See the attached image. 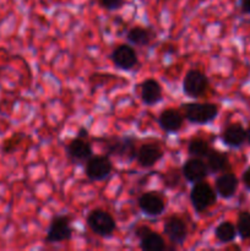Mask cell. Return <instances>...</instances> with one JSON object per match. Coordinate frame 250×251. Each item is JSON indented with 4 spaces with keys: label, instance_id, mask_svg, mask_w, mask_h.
Instances as JSON below:
<instances>
[{
    "label": "cell",
    "instance_id": "6da1fadb",
    "mask_svg": "<svg viewBox=\"0 0 250 251\" xmlns=\"http://www.w3.org/2000/svg\"><path fill=\"white\" fill-rule=\"evenodd\" d=\"M104 150V154L108 157L123 159V161L131 163L136 161L137 142L140 141L136 136L124 135V136H110L100 140Z\"/></svg>",
    "mask_w": 250,
    "mask_h": 251
},
{
    "label": "cell",
    "instance_id": "7a4b0ae2",
    "mask_svg": "<svg viewBox=\"0 0 250 251\" xmlns=\"http://www.w3.org/2000/svg\"><path fill=\"white\" fill-rule=\"evenodd\" d=\"M184 119L195 125H207L217 118L220 108L215 103L188 102L180 107Z\"/></svg>",
    "mask_w": 250,
    "mask_h": 251
},
{
    "label": "cell",
    "instance_id": "3957f363",
    "mask_svg": "<svg viewBox=\"0 0 250 251\" xmlns=\"http://www.w3.org/2000/svg\"><path fill=\"white\" fill-rule=\"evenodd\" d=\"M86 223L93 234L100 238H110L117 230L114 217L102 208H95L86 217Z\"/></svg>",
    "mask_w": 250,
    "mask_h": 251
},
{
    "label": "cell",
    "instance_id": "277c9868",
    "mask_svg": "<svg viewBox=\"0 0 250 251\" xmlns=\"http://www.w3.org/2000/svg\"><path fill=\"white\" fill-rule=\"evenodd\" d=\"M71 217L68 215H56L51 218L47 229L44 242L47 244H60L69 242L73 238L74 228L71 226Z\"/></svg>",
    "mask_w": 250,
    "mask_h": 251
},
{
    "label": "cell",
    "instance_id": "5b68a950",
    "mask_svg": "<svg viewBox=\"0 0 250 251\" xmlns=\"http://www.w3.org/2000/svg\"><path fill=\"white\" fill-rule=\"evenodd\" d=\"M210 88V80L203 71L199 69H190L183 80V92L186 97L199 100L207 93Z\"/></svg>",
    "mask_w": 250,
    "mask_h": 251
},
{
    "label": "cell",
    "instance_id": "8992f818",
    "mask_svg": "<svg viewBox=\"0 0 250 251\" xmlns=\"http://www.w3.org/2000/svg\"><path fill=\"white\" fill-rule=\"evenodd\" d=\"M217 193L205 180L199 181L193 185L190 190V202L195 212L201 213L213 206L217 201Z\"/></svg>",
    "mask_w": 250,
    "mask_h": 251
},
{
    "label": "cell",
    "instance_id": "52a82bcc",
    "mask_svg": "<svg viewBox=\"0 0 250 251\" xmlns=\"http://www.w3.org/2000/svg\"><path fill=\"white\" fill-rule=\"evenodd\" d=\"M113 172V163L110 157L92 156L85 166V176L90 181H103L109 178Z\"/></svg>",
    "mask_w": 250,
    "mask_h": 251
},
{
    "label": "cell",
    "instance_id": "ba28073f",
    "mask_svg": "<svg viewBox=\"0 0 250 251\" xmlns=\"http://www.w3.org/2000/svg\"><path fill=\"white\" fill-rule=\"evenodd\" d=\"M113 65L123 71H131L139 64V56L134 47L129 43L119 44L110 53Z\"/></svg>",
    "mask_w": 250,
    "mask_h": 251
},
{
    "label": "cell",
    "instance_id": "9c48e42d",
    "mask_svg": "<svg viewBox=\"0 0 250 251\" xmlns=\"http://www.w3.org/2000/svg\"><path fill=\"white\" fill-rule=\"evenodd\" d=\"M137 206L144 215L158 217L166 210V199L158 191H147L139 196Z\"/></svg>",
    "mask_w": 250,
    "mask_h": 251
},
{
    "label": "cell",
    "instance_id": "30bf717a",
    "mask_svg": "<svg viewBox=\"0 0 250 251\" xmlns=\"http://www.w3.org/2000/svg\"><path fill=\"white\" fill-rule=\"evenodd\" d=\"M135 237L139 239L140 249L142 251H163L168 250L164 238L158 233L151 230L147 226L135 228Z\"/></svg>",
    "mask_w": 250,
    "mask_h": 251
},
{
    "label": "cell",
    "instance_id": "8fae6325",
    "mask_svg": "<svg viewBox=\"0 0 250 251\" xmlns=\"http://www.w3.org/2000/svg\"><path fill=\"white\" fill-rule=\"evenodd\" d=\"M163 233L172 245L180 247L186 242L189 235L188 226L185 221L179 216H171L166 220L163 225Z\"/></svg>",
    "mask_w": 250,
    "mask_h": 251
},
{
    "label": "cell",
    "instance_id": "7c38bea8",
    "mask_svg": "<svg viewBox=\"0 0 250 251\" xmlns=\"http://www.w3.org/2000/svg\"><path fill=\"white\" fill-rule=\"evenodd\" d=\"M66 158L74 164H83L93 156L92 145L86 139L76 136L71 140L65 149Z\"/></svg>",
    "mask_w": 250,
    "mask_h": 251
},
{
    "label": "cell",
    "instance_id": "4fadbf2b",
    "mask_svg": "<svg viewBox=\"0 0 250 251\" xmlns=\"http://www.w3.org/2000/svg\"><path fill=\"white\" fill-rule=\"evenodd\" d=\"M180 171L183 178L191 184L205 180L210 176L206 161L203 158H199V157H190L189 159H186L181 166Z\"/></svg>",
    "mask_w": 250,
    "mask_h": 251
},
{
    "label": "cell",
    "instance_id": "5bb4252c",
    "mask_svg": "<svg viewBox=\"0 0 250 251\" xmlns=\"http://www.w3.org/2000/svg\"><path fill=\"white\" fill-rule=\"evenodd\" d=\"M163 156L164 152L161 145L156 142H146L140 145L137 149L136 162L142 168H152L163 158Z\"/></svg>",
    "mask_w": 250,
    "mask_h": 251
},
{
    "label": "cell",
    "instance_id": "9a60e30c",
    "mask_svg": "<svg viewBox=\"0 0 250 251\" xmlns=\"http://www.w3.org/2000/svg\"><path fill=\"white\" fill-rule=\"evenodd\" d=\"M159 127L163 130L167 134H175V132L180 131L184 124V115L180 110L175 109V108H167L163 109L159 114L158 119Z\"/></svg>",
    "mask_w": 250,
    "mask_h": 251
},
{
    "label": "cell",
    "instance_id": "2e32d148",
    "mask_svg": "<svg viewBox=\"0 0 250 251\" xmlns=\"http://www.w3.org/2000/svg\"><path fill=\"white\" fill-rule=\"evenodd\" d=\"M140 98L145 105H154L163 100L161 83L154 78H146L140 85Z\"/></svg>",
    "mask_w": 250,
    "mask_h": 251
},
{
    "label": "cell",
    "instance_id": "e0dca14e",
    "mask_svg": "<svg viewBox=\"0 0 250 251\" xmlns=\"http://www.w3.org/2000/svg\"><path fill=\"white\" fill-rule=\"evenodd\" d=\"M238 185H239V181H238L237 176L230 171H228L225 172V173H221V176L216 179L215 190L220 198L228 200V199H232L235 195L238 190Z\"/></svg>",
    "mask_w": 250,
    "mask_h": 251
},
{
    "label": "cell",
    "instance_id": "ac0fdd59",
    "mask_svg": "<svg viewBox=\"0 0 250 251\" xmlns=\"http://www.w3.org/2000/svg\"><path fill=\"white\" fill-rule=\"evenodd\" d=\"M221 140L230 149H240L245 144V129L239 123H232L221 132Z\"/></svg>",
    "mask_w": 250,
    "mask_h": 251
},
{
    "label": "cell",
    "instance_id": "d6986e66",
    "mask_svg": "<svg viewBox=\"0 0 250 251\" xmlns=\"http://www.w3.org/2000/svg\"><path fill=\"white\" fill-rule=\"evenodd\" d=\"M127 43L135 47H147L156 38V33L150 27L135 26L131 27L125 34Z\"/></svg>",
    "mask_w": 250,
    "mask_h": 251
},
{
    "label": "cell",
    "instance_id": "ffe728a7",
    "mask_svg": "<svg viewBox=\"0 0 250 251\" xmlns=\"http://www.w3.org/2000/svg\"><path fill=\"white\" fill-rule=\"evenodd\" d=\"M210 174H221L230 171L229 157L225 152L212 149L205 158Z\"/></svg>",
    "mask_w": 250,
    "mask_h": 251
},
{
    "label": "cell",
    "instance_id": "44dd1931",
    "mask_svg": "<svg viewBox=\"0 0 250 251\" xmlns=\"http://www.w3.org/2000/svg\"><path fill=\"white\" fill-rule=\"evenodd\" d=\"M212 147L210 146L207 140L202 137H191L188 142V153L190 157H199V158H206Z\"/></svg>",
    "mask_w": 250,
    "mask_h": 251
},
{
    "label": "cell",
    "instance_id": "7402d4cb",
    "mask_svg": "<svg viewBox=\"0 0 250 251\" xmlns=\"http://www.w3.org/2000/svg\"><path fill=\"white\" fill-rule=\"evenodd\" d=\"M237 227L232 222H228V221L221 222L215 229L216 239L220 243H223V244L234 242V239L237 238Z\"/></svg>",
    "mask_w": 250,
    "mask_h": 251
},
{
    "label": "cell",
    "instance_id": "603a6c76",
    "mask_svg": "<svg viewBox=\"0 0 250 251\" xmlns=\"http://www.w3.org/2000/svg\"><path fill=\"white\" fill-rule=\"evenodd\" d=\"M25 139H26V135L24 132H15L11 136L4 140V142L1 145V152L4 154H12L21 146Z\"/></svg>",
    "mask_w": 250,
    "mask_h": 251
},
{
    "label": "cell",
    "instance_id": "cb8c5ba5",
    "mask_svg": "<svg viewBox=\"0 0 250 251\" xmlns=\"http://www.w3.org/2000/svg\"><path fill=\"white\" fill-rule=\"evenodd\" d=\"M237 232L238 235L243 240L250 239V212L249 211H242L238 215L237 221Z\"/></svg>",
    "mask_w": 250,
    "mask_h": 251
},
{
    "label": "cell",
    "instance_id": "d4e9b609",
    "mask_svg": "<svg viewBox=\"0 0 250 251\" xmlns=\"http://www.w3.org/2000/svg\"><path fill=\"white\" fill-rule=\"evenodd\" d=\"M181 178V171L178 168H172L168 172L163 174V185L167 189H175L178 188L179 184H180Z\"/></svg>",
    "mask_w": 250,
    "mask_h": 251
},
{
    "label": "cell",
    "instance_id": "484cf974",
    "mask_svg": "<svg viewBox=\"0 0 250 251\" xmlns=\"http://www.w3.org/2000/svg\"><path fill=\"white\" fill-rule=\"evenodd\" d=\"M100 4L108 11H115L124 5V0H100Z\"/></svg>",
    "mask_w": 250,
    "mask_h": 251
},
{
    "label": "cell",
    "instance_id": "4316f807",
    "mask_svg": "<svg viewBox=\"0 0 250 251\" xmlns=\"http://www.w3.org/2000/svg\"><path fill=\"white\" fill-rule=\"evenodd\" d=\"M242 181L243 184H244L245 189L250 191V166L248 167V168L244 171V173H243Z\"/></svg>",
    "mask_w": 250,
    "mask_h": 251
},
{
    "label": "cell",
    "instance_id": "83f0119b",
    "mask_svg": "<svg viewBox=\"0 0 250 251\" xmlns=\"http://www.w3.org/2000/svg\"><path fill=\"white\" fill-rule=\"evenodd\" d=\"M239 6L243 14H250V0H239Z\"/></svg>",
    "mask_w": 250,
    "mask_h": 251
},
{
    "label": "cell",
    "instance_id": "f1b7e54d",
    "mask_svg": "<svg viewBox=\"0 0 250 251\" xmlns=\"http://www.w3.org/2000/svg\"><path fill=\"white\" fill-rule=\"evenodd\" d=\"M76 134H77L78 137H82V139H87L88 135H90V134H88L87 127H85V126L78 127V130H77V132H76Z\"/></svg>",
    "mask_w": 250,
    "mask_h": 251
},
{
    "label": "cell",
    "instance_id": "f546056e",
    "mask_svg": "<svg viewBox=\"0 0 250 251\" xmlns=\"http://www.w3.org/2000/svg\"><path fill=\"white\" fill-rule=\"evenodd\" d=\"M245 144L250 146V125L245 129Z\"/></svg>",
    "mask_w": 250,
    "mask_h": 251
}]
</instances>
